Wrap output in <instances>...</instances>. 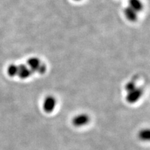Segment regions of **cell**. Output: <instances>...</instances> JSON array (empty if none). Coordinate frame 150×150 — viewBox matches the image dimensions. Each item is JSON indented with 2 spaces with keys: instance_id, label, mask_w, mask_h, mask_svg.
I'll return each instance as SVG.
<instances>
[{
  "instance_id": "obj_6",
  "label": "cell",
  "mask_w": 150,
  "mask_h": 150,
  "mask_svg": "<svg viewBox=\"0 0 150 150\" xmlns=\"http://www.w3.org/2000/svg\"><path fill=\"white\" fill-rule=\"evenodd\" d=\"M125 16L126 17L127 20L131 22H135L138 19V15H137V12L134 11V9L131 8V7L127 6L126 8L125 9Z\"/></svg>"
},
{
  "instance_id": "obj_5",
  "label": "cell",
  "mask_w": 150,
  "mask_h": 150,
  "mask_svg": "<svg viewBox=\"0 0 150 150\" xmlns=\"http://www.w3.org/2000/svg\"><path fill=\"white\" fill-rule=\"evenodd\" d=\"M27 65L29 67V68L33 72H36L38 68L41 65L40 61L36 57L30 58L29 59L27 60Z\"/></svg>"
},
{
  "instance_id": "obj_7",
  "label": "cell",
  "mask_w": 150,
  "mask_h": 150,
  "mask_svg": "<svg viewBox=\"0 0 150 150\" xmlns=\"http://www.w3.org/2000/svg\"><path fill=\"white\" fill-rule=\"evenodd\" d=\"M129 7L136 11L137 13L140 11L143 8V5L140 0H129Z\"/></svg>"
},
{
  "instance_id": "obj_2",
  "label": "cell",
  "mask_w": 150,
  "mask_h": 150,
  "mask_svg": "<svg viewBox=\"0 0 150 150\" xmlns=\"http://www.w3.org/2000/svg\"><path fill=\"white\" fill-rule=\"evenodd\" d=\"M56 105V100L53 96L46 97L42 103V108L45 112L50 113L54 110Z\"/></svg>"
},
{
  "instance_id": "obj_4",
  "label": "cell",
  "mask_w": 150,
  "mask_h": 150,
  "mask_svg": "<svg viewBox=\"0 0 150 150\" xmlns=\"http://www.w3.org/2000/svg\"><path fill=\"white\" fill-rule=\"evenodd\" d=\"M33 72L25 65H18V76L22 79L29 78L32 74Z\"/></svg>"
},
{
  "instance_id": "obj_9",
  "label": "cell",
  "mask_w": 150,
  "mask_h": 150,
  "mask_svg": "<svg viewBox=\"0 0 150 150\" xmlns=\"http://www.w3.org/2000/svg\"><path fill=\"white\" fill-rule=\"evenodd\" d=\"M139 138L142 140H149V130H142L140 132Z\"/></svg>"
},
{
  "instance_id": "obj_8",
  "label": "cell",
  "mask_w": 150,
  "mask_h": 150,
  "mask_svg": "<svg viewBox=\"0 0 150 150\" xmlns=\"http://www.w3.org/2000/svg\"><path fill=\"white\" fill-rule=\"evenodd\" d=\"M7 72L10 76H15L18 75V65L15 64H11L7 69Z\"/></svg>"
},
{
  "instance_id": "obj_10",
  "label": "cell",
  "mask_w": 150,
  "mask_h": 150,
  "mask_svg": "<svg viewBox=\"0 0 150 150\" xmlns=\"http://www.w3.org/2000/svg\"><path fill=\"white\" fill-rule=\"evenodd\" d=\"M136 88V85H135V83L132 81L128 82V83L126 84V86H125V90H126L127 93L132 91L133 90H134Z\"/></svg>"
},
{
  "instance_id": "obj_12",
  "label": "cell",
  "mask_w": 150,
  "mask_h": 150,
  "mask_svg": "<svg viewBox=\"0 0 150 150\" xmlns=\"http://www.w3.org/2000/svg\"><path fill=\"white\" fill-rule=\"evenodd\" d=\"M74 1H81V0H74Z\"/></svg>"
},
{
  "instance_id": "obj_11",
  "label": "cell",
  "mask_w": 150,
  "mask_h": 150,
  "mask_svg": "<svg viewBox=\"0 0 150 150\" xmlns=\"http://www.w3.org/2000/svg\"><path fill=\"white\" fill-rule=\"evenodd\" d=\"M45 71H46V65L41 63V65L39 66L36 72L40 73V74H44V73L45 72Z\"/></svg>"
},
{
  "instance_id": "obj_1",
  "label": "cell",
  "mask_w": 150,
  "mask_h": 150,
  "mask_svg": "<svg viewBox=\"0 0 150 150\" xmlns=\"http://www.w3.org/2000/svg\"><path fill=\"white\" fill-rule=\"evenodd\" d=\"M90 121L89 116L86 113H81L79 115H75L73 117L72 123L74 127H81L83 126H86L88 125Z\"/></svg>"
},
{
  "instance_id": "obj_3",
  "label": "cell",
  "mask_w": 150,
  "mask_h": 150,
  "mask_svg": "<svg viewBox=\"0 0 150 150\" xmlns=\"http://www.w3.org/2000/svg\"><path fill=\"white\" fill-rule=\"evenodd\" d=\"M142 95V91L141 88H136L132 91L129 92L127 93L126 100L127 102L130 103V104H134L139 100V99L141 97Z\"/></svg>"
}]
</instances>
